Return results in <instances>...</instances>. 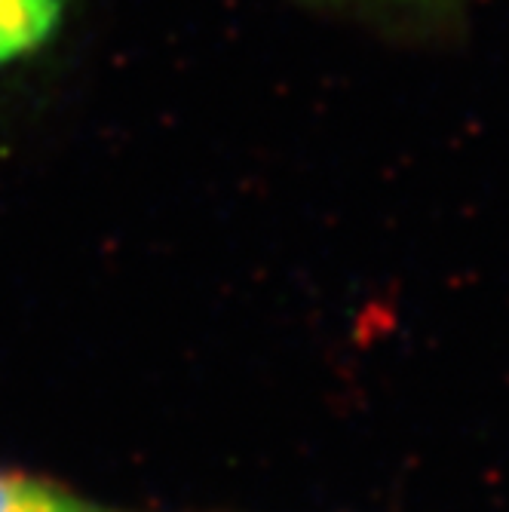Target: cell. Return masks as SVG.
Instances as JSON below:
<instances>
[{"label":"cell","mask_w":509,"mask_h":512,"mask_svg":"<svg viewBox=\"0 0 509 512\" xmlns=\"http://www.w3.org/2000/svg\"><path fill=\"white\" fill-rule=\"evenodd\" d=\"M0 512H105L50 482L0 470Z\"/></svg>","instance_id":"cell-1"},{"label":"cell","mask_w":509,"mask_h":512,"mask_svg":"<svg viewBox=\"0 0 509 512\" xmlns=\"http://www.w3.org/2000/svg\"><path fill=\"white\" fill-rule=\"evenodd\" d=\"M56 0H0V56L34 46L53 22Z\"/></svg>","instance_id":"cell-2"}]
</instances>
